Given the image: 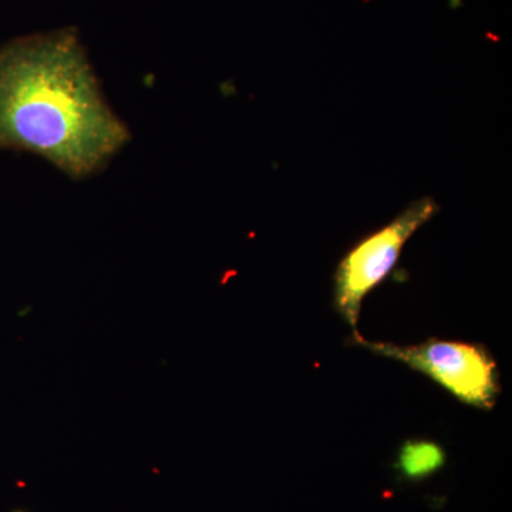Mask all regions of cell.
<instances>
[{"label":"cell","instance_id":"1","mask_svg":"<svg viewBox=\"0 0 512 512\" xmlns=\"http://www.w3.org/2000/svg\"><path fill=\"white\" fill-rule=\"evenodd\" d=\"M128 140L76 29L0 47V150L36 154L80 180L103 170Z\"/></svg>","mask_w":512,"mask_h":512},{"label":"cell","instance_id":"2","mask_svg":"<svg viewBox=\"0 0 512 512\" xmlns=\"http://www.w3.org/2000/svg\"><path fill=\"white\" fill-rule=\"evenodd\" d=\"M352 342L429 376L468 406L488 412L497 404L501 390L497 362L483 345L429 339L420 345L399 346L369 342L360 335L353 336Z\"/></svg>","mask_w":512,"mask_h":512},{"label":"cell","instance_id":"3","mask_svg":"<svg viewBox=\"0 0 512 512\" xmlns=\"http://www.w3.org/2000/svg\"><path fill=\"white\" fill-rule=\"evenodd\" d=\"M439 211L440 205L434 198H420L343 256L335 272L333 301L336 311L352 328L353 336L360 335L357 323L363 299L390 275L407 241Z\"/></svg>","mask_w":512,"mask_h":512},{"label":"cell","instance_id":"4","mask_svg":"<svg viewBox=\"0 0 512 512\" xmlns=\"http://www.w3.org/2000/svg\"><path fill=\"white\" fill-rule=\"evenodd\" d=\"M446 463V453L439 443L410 440L403 444L397 458V470L407 480H424L433 476Z\"/></svg>","mask_w":512,"mask_h":512}]
</instances>
